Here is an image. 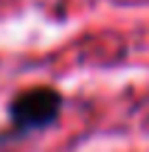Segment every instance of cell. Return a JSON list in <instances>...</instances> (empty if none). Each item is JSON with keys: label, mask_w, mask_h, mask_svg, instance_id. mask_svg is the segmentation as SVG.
<instances>
[{"label": "cell", "mask_w": 149, "mask_h": 152, "mask_svg": "<svg viewBox=\"0 0 149 152\" xmlns=\"http://www.w3.org/2000/svg\"><path fill=\"white\" fill-rule=\"evenodd\" d=\"M59 110H62V96L54 87H31V90H23L20 96H14V102L9 104V118L14 130L25 135V132L51 127L59 118Z\"/></svg>", "instance_id": "1"}]
</instances>
